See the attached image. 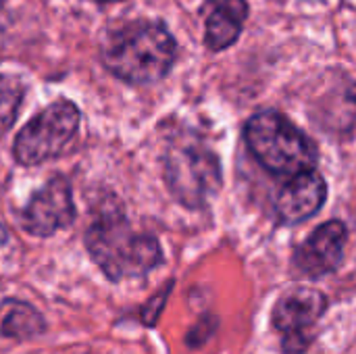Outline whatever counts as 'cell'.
Instances as JSON below:
<instances>
[{
    "mask_svg": "<svg viewBox=\"0 0 356 354\" xmlns=\"http://www.w3.org/2000/svg\"><path fill=\"white\" fill-rule=\"evenodd\" d=\"M86 248L113 282L142 277L163 263L156 238L136 234L119 207L106 209L86 232Z\"/></svg>",
    "mask_w": 356,
    "mask_h": 354,
    "instance_id": "cell-1",
    "label": "cell"
},
{
    "mask_svg": "<svg viewBox=\"0 0 356 354\" xmlns=\"http://www.w3.org/2000/svg\"><path fill=\"white\" fill-rule=\"evenodd\" d=\"M175 61V40L161 23H131L108 38L104 67L119 79L146 86L163 79Z\"/></svg>",
    "mask_w": 356,
    "mask_h": 354,
    "instance_id": "cell-2",
    "label": "cell"
},
{
    "mask_svg": "<svg viewBox=\"0 0 356 354\" xmlns=\"http://www.w3.org/2000/svg\"><path fill=\"white\" fill-rule=\"evenodd\" d=\"M244 140L254 159L275 175H296L317 165V146L290 119L277 111L252 115Z\"/></svg>",
    "mask_w": 356,
    "mask_h": 354,
    "instance_id": "cell-3",
    "label": "cell"
},
{
    "mask_svg": "<svg viewBox=\"0 0 356 354\" xmlns=\"http://www.w3.org/2000/svg\"><path fill=\"white\" fill-rule=\"evenodd\" d=\"M165 182L184 207L198 209L221 188V163L217 154L198 140L173 144L165 156Z\"/></svg>",
    "mask_w": 356,
    "mask_h": 354,
    "instance_id": "cell-4",
    "label": "cell"
},
{
    "mask_svg": "<svg viewBox=\"0 0 356 354\" xmlns=\"http://www.w3.org/2000/svg\"><path fill=\"white\" fill-rule=\"evenodd\" d=\"M79 127V111L69 100H58L31 119L13 144L21 165H40L58 156Z\"/></svg>",
    "mask_w": 356,
    "mask_h": 354,
    "instance_id": "cell-5",
    "label": "cell"
},
{
    "mask_svg": "<svg viewBox=\"0 0 356 354\" xmlns=\"http://www.w3.org/2000/svg\"><path fill=\"white\" fill-rule=\"evenodd\" d=\"M325 309V294L311 288H294L275 303L271 321L282 336L284 353L302 354L311 346Z\"/></svg>",
    "mask_w": 356,
    "mask_h": 354,
    "instance_id": "cell-6",
    "label": "cell"
},
{
    "mask_svg": "<svg viewBox=\"0 0 356 354\" xmlns=\"http://www.w3.org/2000/svg\"><path fill=\"white\" fill-rule=\"evenodd\" d=\"M75 207L71 188L63 177H52L33 198L21 215V225L31 236H52L73 223Z\"/></svg>",
    "mask_w": 356,
    "mask_h": 354,
    "instance_id": "cell-7",
    "label": "cell"
},
{
    "mask_svg": "<svg viewBox=\"0 0 356 354\" xmlns=\"http://www.w3.org/2000/svg\"><path fill=\"white\" fill-rule=\"evenodd\" d=\"M346 238H348L346 225L338 219L319 225L309 236V240L296 248L294 267L313 280L336 271L344 257Z\"/></svg>",
    "mask_w": 356,
    "mask_h": 354,
    "instance_id": "cell-8",
    "label": "cell"
},
{
    "mask_svg": "<svg viewBox=\"0 0 356 354\" xmlns=\"http://www.w3.org/2000/svg\"><path fill=\"white\" fill-rule=\"evenodd\" d=\"M327 186L319 171L309 169L292 175L275 196V211L284 223H300L313 217L325 202Z\"/></svg>",
    "mask_w": 356,
    "mask_h": 354,
    "instance_id": "cell-9",
    "label": "cell"
},
{
    "mask_svg": "<svg viewBox=\"0 0 356 354\" xmlns=\"http://www.w3.org/2000/svg\"><path fill=\"white\" fill-rule=\"evenodd\" d=\"M246 17V0H209V13L204 21V44L209 50L219 52L229 48L240 38Z\"/></svg>",
    "mask_w": 356,
    "mask_h": 354,
    "instance_id": "cell-10",
    "label": "cell"
},
{
    "mask_svg": "<svg viewBox=\"0 0 356 354\" xmlns=\"http://www.w3.org/2000/svg\"><path fill=\"white\" fill-rule=\"evenodd\" d=\"M44 332V317L27 303H0V338L29 340Z\"/></svg>",
    "mask_w": 356,
    "mask_h": 354,
    "instance_id": "cell-11",
    "label": "cell"
},
{
    "mask_svg": "<svg viewBox=\"0 0 356 354\" xmlns=\"http://www.w3.org/2000/svg\"><path fill=\"white\" fill-rule=\"evenodd\" d=\"M23 100V83L17 77L0 75V131L10 127Z\"/></svg>",
    "mask_w": 356,
    "mask_h": 354,
    "instance_id": "cell-12",
    "label": "cell"
},
{
    "mask_svg": "<svg viewBox=\"0 0 356 354\" xmlns=\"http://www.w3.org/2000/svg\"><path fill=\"white\" fill-rule=\"evenodd\" d=\"M167 292H169V288L163 290L159 296H154V298L150 300V305L144 307V311H142V321H144L146 325H154V321L159 319V313H161V309H163V305H165V300H167Z\"/></svg>",
    "mask_w": 356,
    "mask_h": 354,
    "instance_id": "cell-13",
    "label": "cell"
},
{
    "mask_svg": "<svg viewBox=\"0 0 356 354\" xmlns=\"http://www.w3.org/2000/svg\"><path fill=\"white\" fill-rule=\"evenodd\" d=\"M8 240V234H6V230H4V225H0V246L4 244Z\"/></svg>",
    "mask_w": 356,
    "mask_h": 354,
    "instance_id": "cell-14",
    "label": "cell"
},
{
    "mask_svg": "<svg viewBox=\"0 0 356 354\" xmlns=\"http://www.w3.org/2000/svg\"><path fill=\"white\" fill-rule=\"evenodd\" d=\"M98 2H113V0H98Z\"/></svg>",
    "mask_w": 356,
    "mask_h": 354,
    "instance_id": "cell-15",
    "label": "cell"
}]
</instances>
